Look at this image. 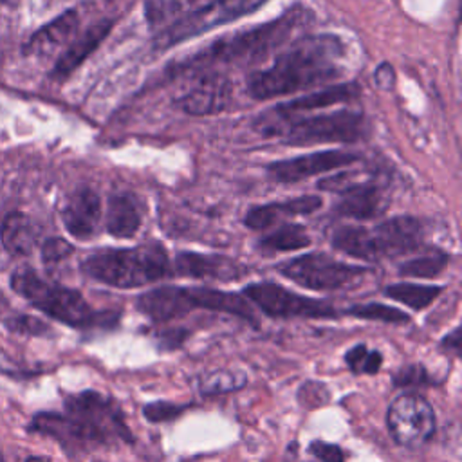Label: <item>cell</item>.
<instances>
[{
    "instance_id": "cell-1",
    "label": "cell",
    "mask_w": 462,
    "mask_h": 462,
    "mask_svg": "<svg viewBox=\"0 0 462 462\" xmlns=\"http://www.w3.org/2000/svg\"><path fill=\"white\" fill-rule=\"evenodd\" d=\"M341 56L343 43L334 34L300 38L269 69L251 76L249 92L256 99H271L321 85L339 74Z\"/></svg>"
},
{
    "instance_id": "cell-2",
    "label": "cell",
    "mask_w": 462,
    "mask_h": 462,
    "mask_svg": "<svg viewBox=\"0 0 462 462\" xmlns=\"http://www.w3.org/2000/svg\"><path fill=\"white\" fill-rule=\"evenodd\" d=\"M309 16L310 13L305 7H294L267 23L238 31L229 38L213 42L189 58L175 63L171 72L186 74L206 69L213 63H253L263 60L269 52L287 43L300 27H305L309 23Z\"/></svg>"
},
{
    "instance_id": "cell-3",
    "label": "cell",
    "mask_w": 462,
    "mask_h": 462,
    "mask_svg": "<svg viewBox=\"0 0 462 462\" xmlns=\"http://www.w3.org/2000/svg\"><path fill=\"white\" fill-rule=\"evenodd\" d=\"M81 269L87 276L117 289L143 287L171 273L166 249L157 242L130 249L96 251L83 260Z\"/></svg>"
},
{
    "instance_id": "cell-4",
    "label": "cell",
    "mask_w": 462,
    "mask_h": 462,
    "mask_svg": "<svg viewBox=\"0 0 462 462\" xmlns=\"http://www.w3.org/2000/svg\"><path fill=\"white\" fill-rule=\"evenodd\" d=\"M11 289L45 316L74 328H90L114 321V314L94 310L76 289L43 280L29 267H20L11 276Z\"/></svg>"
},
{
    "instance_id": "cell-5",
    "label": "cell",
    "mask_w": 462,
    "mask_h": 462,
    "mask_svg": "<svg viewBox=\"0 0 462 462\" xmlns=\"http://www.w3.org/2000/svg\"><path fill=\"white\" fill-rule=\"evenodd\" d=\"M420 242L422 224L411 217H395L372 229L345 226L332 235V244L337 251L368 262L410 253Z\"/></svg>"
},
{
    "instance_id": "cell-6",
    "label": "cell",
    "mask_w": 462,
    "mask_h": 462,
    "mask_svg": "<svg viewBox=\"0 0 462 462\" xmlns=\"http://www.w3.org/2000/svg\"><path fill=\"white\" fill-rule=\"evenodd\" d=\"M65 415L72 420L87 449L94 446H106L114 440H134L119 404L96 390H83L79 393L67 395Z\"/></svg>"
},
{
    "instance_id": "cell-7",
    "label": "cell",
    "mask_w": 462,
    "mask_h": 462,
    "mask_svg": "<svg viewBox=\"0 0 462 462\" xmlns=\"http://www.w3.org/2000/svg\"><path fill=\"white\" fill-rule=\"evenodd\" d=\"M283 141L292 146H307L316 143H352L363 134V116L359 112L337 110L301 119H285L282 125L271 126Z\"/></svg>"
},
{
    "instance_id": "cell-8",
    "label": "cell",
    "mask_w": 462,
    "mask_h": 462,
    "mask_svg": "<svg viewBox=\"0 0 462 462\" xmlns=\"http://www.w3.org/2000/svg\"><path fill=\"white\" fill-rule=\"evenodd\" d=\"M267 0H211L168 23L155 38L157 49L173 47L188 38L208 32L218 25L242 18L260 9Z\"/></svg>"
},
{
    "instance_id": "cell-9",
    "label": "cell",
    "mask_w": 462,
    "mask_h": 462,
    "mask_svg": "<svg viewBox=\"0 0 462 462\" xmlns=\"http://www.w3.org/2000/svg\"><path fill=\"white\" fill-rule=\"evenodd\" d=\"M280 274L294 283L312 291H336L357 283L366 269L343 263L323 253H310L296 256L278 265Z\"/></svg>"
},
{
    "instance_id": "cell-10",
    "label": "cell",
    "mask_w": 462,
    "mask_h": 462,
    "mask_svg": "<svg viewBox=\"0 0 462 462\" xmlns=\"http://www.w3.org/2000/svg\"><path fill=\"white\" fill-rule=\"evenodd\" d=\"M386 426L395 444L420 448L435 435V411L419 393H401L386 411Z\"/></svg>"
},
{
    "instance_id": "cell-11",
    "label": "cell",
    "mask_w": 462,
    "mask_h": 462,
    "mask_svg": "<svg viewBox=\"0 0 462 462\" xmlns=\"http://www.w3.org/2000/svg\"><path fill=\"white\" fill-rule=\"evenodd\" d=\"M244 296L271 318H334L332 305L296 294L273 282L249 283Z\"/></svg>"
},
{
    "instance_id": "cell-12",
    "label": "cell",
    "mask_w": 462,
    "mask_h": 462,
    "mask_svg": "<svg viewBox=\"0 0 462 462\" xmlns=\"http://www.w3.org/2000/svg\"><path fill=\"white\" fill-rule=\"evenodd\" d=\"M357 155L341 150H327L314 152L309 155H300L294 159L276 161L267 166V173L276 182H298L307 177L325 173L336 168H343L352 164Z\"/></svg>"
},
{
    "instance_id": "cell-13",
    "label": "cell",
    "mask_w": 462,
    "mask_h": 462,
    "mask_svg": "<svg viewBox=\"0 0 462 462\" xmlns=\"http://www.w3.org/2000/svg\"><path fill=\"white\" fill-rule=\"evenodd\" d=\"M231 90V81L224 74L208 72L179 97V105L191 116H211L229 105Z\"/></svg>"
},
{
    "instance_id": "cell-14",
    "label": "cell",
    "mask_w": 462,
    "mask_h": 462,
    "mask_svg": "<svg viewBox=\"0 0 462 462\" xmlns=\"http://www.w3.org/2000/svg\"><path fill=\"white\" fill-rule=\"evenodd\" d=\"M171 271L179 276L231 282L245 274V267L233 258L220 254H200V253H179L171 265Z\"/></svg>"
},
{
    "instance_id": "cell-15",
    "label": "cell",
    "mask_w": 462,
    "mask_h": 462,
    "mask_svg": "<svg viewBox=\"0 0 462 462\" xmlns=\"http://www.w3.org/2000/svg\"><path fill=\"white\" fill-rule=\"evenodd\" d=\"M61 220L65 229L79 238L87 240L90 238L101 220V200L99 195L90 188H79L76 189L65 202L61 209Z\"/></svg>"
},
{
    "instance_id": "cell-16",
    "label": "cell",
    "mask_w": 462,
    "mask_h": 462,
    "mask_svg": "<svg viewBox=\"0 0 462 462\" xmlns=\"http://www.w3.org/2000/svg\"><path fill=\"white\" fill-rule=\"evenodd\" d=\"M137 309L152 321H170L193 310L186 287H157L137 298Z\"/></svg>"
},
{
    "instance_id": "cell-17",
    "label": "cell",
    "mask_w": 462,
    "mask_h": 462,
    "mask_svg": "<svg viewBox=\"0 0 462 462\" xmlns=\"http://www.w3.org/2000/svg\"><path fill=\"white\" fill-rule=\"evenodd\" d=\"M110 29L112 20H99L87 27L60 54L51 76L54 79H65L69 74H72L87 60V56H90L97 49V45L106 38Z\"/></svg>"
},
{
    "instance_id": "cell-18",
    "label": "cell",
    "mask_w": 462,
    "mask_h": 462,
    "mask_svg": "<svg viewBox=\"0 0 462 462\" xmlns=\"http://www.w3.org/2000/svg\"><path fill=\"white\" fill-rule=\"evenodd\" d=\"M319 208H321V197L301 195V197L282 200V202H269L263 206H254L247 211L244 222L251 229H265L276 222H282L283 218L309 215Z\"/></svg>"
},
{
    "instance_id": "cell-19",
    "label": "cell",
    "mask_w": 462,
    "mask_h": 462,
    "mask_svg": "<svg viewBox=\"0 0 462 462\" xmlns=\"http://www.w3.org/2000/svg\"><path fill=\"white\" fill-rule=\"evenodd\" d=\"M79 25V18L76 11H65L60 16H56L52 22L38 29L25 43L23 51L25 54L34 56H49L60 47L72 42V36H76Z\"/></svg>"
},
{
    "instance_id": "cell-20",
    "label": "cell",
    "mask_w": 462,
    "mask_h": 462,
    "mask_svg": "<svg viewBox=\"0 0 462 462\" xmlns=\"http://www.w3.org/2000/svg\"><path fill=\"white\" fill-rule=\"evenodd\" d=\"M186 289H188V296L193 309L226 312V314L238 316L242 319H247L254 327L258 325L254 310L251 309L247 298L235 292H226V291H217L208 287H186Z\"/></svg>"
},
{
    "instance_id": "cell-21",
    "label": "cell",
    "mask_w": 462,
    "mask_h": 462,
    "mask_svg": "<svg viewBox=\"0 0 462 462\" xmlns=\"http://www.w3.org/2000/svg\"><path fill=\"white\" fill-rule=\"evenodd\" d=\"M383 208V195L377 186L370 182L354 180L345 189H341V200L336 206V211L350 218H370L377 215Z\"/></svg>"
},
{
    "instance_id": "cell-22",
    "label": "cell",
    "mask_w": 462,
    "mask_h": 462,
    "mask_svg": "<svg viewBox=\"0 0 462 462\" xmlns=\"http://www.w3.org/2000/svg\"><path fill=\"white\" fill-rule=\"evenodd\" d=\"M357 94V88L354 85H334L327 87L323 90H318L314 94H307L303 97H296L292 101L282 103L276 106V114L283 117H291L292 114L298 112H307V110H316V108H325L339 103H346L354 99Z\"/></svg>"
},
{
    "instance_id": "cell-23",
    "label": "cell",
    "mask_w": 462,
    "mask_h": 462,
    "mask_svg": "<svg viewBox=\"0 0 462 462\" xmlns=\"http://www.w3.org/2000/svg\"><path fill=\"white\" fill-rule=\"evenodd\" d=\"M0 240L7 253L14 256L29 254L36 244V227L23 213H7L0 224Z\"/></svg>"
},
{
    "instance_id": "cell-24",
    "label": "cell",
    "mask_w": 462,
    "mask_h": 462,
    "mask_svg": "<svg viewBox=\"0 0 462 462\" xmlns=\"http://www.w3.org/2000/svg\"><path fill=\"white\" fill-rule=\"evenodd\" d=\"M141 226V213L130 195H112L108 200L105 227L116 238H130Z\"/></svg>"
},
{
    "instance_id": "cell-25",
    "label": "cell",
    "mask_w": 462,
    "mask_h": 462,
    "mask_svg": "<svg viewBox=\"0 0 462 462\" xmlns=\"http://www.w3.org/2000/svg\"><path fill=\"white\" fill-rule=\"evenodd\" d=\"M440 291L442 289L437 285H419V283L401 282V283L388 285L384 289V294L395 301L404 303L413 310H422L440 294Z\"/></svg>"
},
{
    "instance_id": "cell-26",
    "label": "cell",
    "mask_w": 462,
    "mask_h": 462,
    "mask_svg": "<svg viewBox=\"0 0 462 462\" xmlns=\"http://www.w3.org/2000/svg\"><path fill=\"white\" fill-rule=\"evenodd\" d=\"M310 245V236L298 224H285L260 240V247L267 253L298 251Z\"/></svg>"
},
{
    "instance_id": "cell-27",
    "label": "cell",
    "mask_w": 462,
    "mask_h": 462,
    "mask_svg": "<svg viewBox=\"0 0 462 462\" xmlns=\"http://www.w3.org/2000/svg\"><path fill=\"white\" fill-rule=\"evenodd\" d=\"M247 377L244 372L236 370H213L206 372L199 379V390L202 395H217V393H227L240 390L245 386Z\"/></svg>"
},
{
    "instance_id": "cell-28",
    "label": "cell",
    "mask_w": 462,
    "mask_h": 462,
    "mask_svg": "<svg viewBox=\"0 0 462 462\" xmlns=\"http://www.w3.org/2000/svg\"><path fill=\"white\" fill-rule=\"evenodd\" d=\"M197 2L199 0H146L144 14L148 23L152 27H157L180 16L188 7H191Z\"/></svg>"
},
{
    "instance_id": "cell-29",
    "label": "cell",
    "mask_w": 462,
    "mask_h": 462,
    "mask_svg": "<svg viewBox=\"0 0 462 462\" xmlns=\"http://www.w3.org/2000/svg\"><path fill=\"white\" fill-rule=\"evenodd\" d=\"M345 363L352 374L374 375L381 370L383 356L379 350H370L365 343H357L345 354Z\"/></svg>"
},
{
    "instance_id": "cell-30",
    "label": "cell",
    "mask_w": 462,
    "mask_h": 462,
    "mask_svg": "<svg viewBox=\"0 0 462 462\" xmlns=\"http://www.w3.org/2000/svg\"><path fill=\"white\" fill-rule=\"evenodd\" d=\"M346 314L361 319H374V321H384V323H406L410 321V316L402 312L401 309L384 305V303H365V305H354L345 310Z\"/></svg>"
},
{
    "instance_id": "cell-31",
    "label": "cell",
    "mask_w": 462,
    "mask_h": 462,
    "mask_svg": "<svg viewBox=\"0 0 462 462\" xmlns=\"http://www.w3.org/2000/svg\"><path fill=\"white\" fill-rule=\"evenodd\" d=\"M446 262H448L446 254H440V253L417 256L410 262H404L399 273L402 276H411V278H433L444 269Z\"/></svg>"
},
{
    "instance_id": "cell-32",
    "label": "cell",
    "mask_w": 462,
    "mask_h": 462,
    "mask_svg": "<svg viewBox=\"0 0 462 462\" xmlns=\"http://www.w3.org/2000/svg\"><path fill=\"white\" fill-rule=\"evenodd\" d=\"M393 384L399 388H420L424 384H431V379L420 363H411L393 374Z\"/></svg>"
},
{
    "instance_id": "cell-33",
    "label": "cell",
    "mask_w": 462,
    "mask_h": 462,
    "mask_svg": "<svg viewBox=\"0 0 462 462\" xmlns=\"http://www.w3.org/2000/svg\"><path fill=\"white\" fill-rule=\"evenodd\" d=\"M188 406L186 404H175V402H150L143 408V415L146 417V420L150 422H164V420H171L177 415H180Z\"/></svg>"
},
{
    "instance_id": "cell-34",
    "label": "cell",
    "mask_w": 462,
    "mask_h": 462,
    "mask_svg": "<svg viewBox=\"0 0 462 462\" xmlns=\"http://www.w3.org/2000/svg\"><path fill=\"white\" fill-rule=\"evenodd\" d=\"M5 327L16 334H29V336H43L49 332V327L32 316H14L5 321Z\"/></svg>"
},
{
    "instance_id": "cell-35",
    "label": "cell",
    "mask_w": 462,
    "mask_h": 462,
    "mask_svg": "<svg viewBox=\"0 0 462 462\" xmlns=\"http://www.w3.org/2000/svg\"><path fill=\"white\" fill-rule=\"evenodd\" d=\"M72 253V245L63 238H49L42 245V258L45 263H58Z\"/></svg>"
},
{
    "instance_id": "cell-36",
    "label": "cell",
    "mask_w": 462,
    "mask_h": 462,
    "mask_svg": "<svg viewBox=\"0 0 462 462\" xmlns=\"http://www.w3.org/2000/svg\"><path fill=\"white\" fill-rule=\"evenodd\" d=\"M309 453L318 458L319 462H343V451L337 444L323 442V440H314L309 446Z\"/></svg>"
},
{
    "instance_id": "cell-37",
    "label": "cell",
    "mask_w": 462,
    "mask_h": 462,
    "mask_svg": "<svg viewBox=\"0 0 462 462\" xmlns=\"http://www.w3.org/2000/svg\"><path fill=\"white\" fill-rule=\"evenodd\" d=\"M309 397H312V399L309 401L307 408L323 406V404L328 401V392H327V388H325L323 384L310 381V383H305V384L300 388V392H298V399H300L301 404H303Z\"/></svg>"
},
{
    "instance_id": "cell-38",
    "label": "cell",
    "mask_w": 462,
    "mask_h": 462,
    "mask_svg": "<svg viewBox=\"0 0 462 462\" xmlns=\"http://www.w3.org/2000/svg\"><path fill=\"white\" fill-rule=\"evenodd\" d=\"M393 79H395V74L390 63H381L374 72V81L383 90H390L393 87Z\"/></svg>"
},
{
    "instance_id": "cell-39",
    "label": "cell",
    "mask_w": 462,
    "mask_h": 462,
    "mask_svg": "<svg viewBox=\"0 0 462 462\" xmlns=\"http://www.w3.org/2000/svg\"><path fill=\"white\" fill-rule=\"evenodd\" d=\"M440 350L446 354H453L455 357L460 356V328L458 327H455L446 337H442Z\"/></svg>"
},
{
    "instance_id": "cell-40",
    "label": "cell",
    "mask_w": 462,
    "mask_h": 462,
    "mask_svg": "<svg viewBox=\"0 0 462 462\" xmlns=\"http://www.w3.org/2000/svg\"><path fill=\"white\" fill-rule=\"evenodd\" d=\"M166 332L168 334H162L159 341L162 346H168V348H177L186 337V330H166Z\"/></svg>"
},
{
    "instance_id": "cell-41",
    "label": "cell",
    "mask_w": 462,
    "mask_h": 462,
    "mask_svg": "<svg viewBox=\"0 0 462 462\" xmlns=\"http://www.w3.org/2000/svg\"><path fill=\"white\" fill-rule=\"evenodd\" d=\"M25 462H51V458L43 457V455H31L25 458Z\"/></svg>"
}]
</instances>
